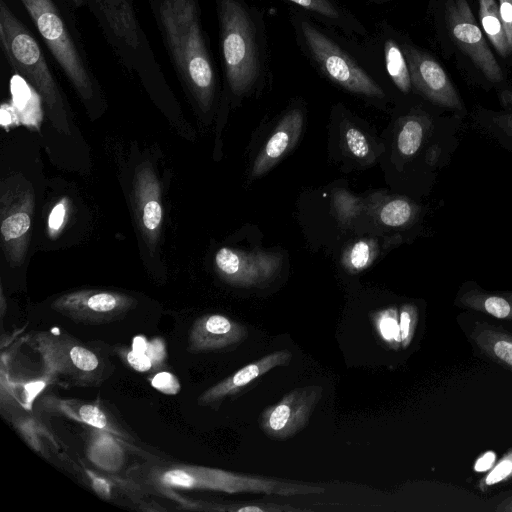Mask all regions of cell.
I'll return each instance as SVG.
<instances>
[{
    "label": "cell",
    "instance_id": "obj_1",
    "mask_svg": "<svg viewBox=\"0 0 512 512\" xmlns=\"http://www.w3.org/2000/svg\"><path fill=\"white\" fill-rule=\"evenodd\" d=\"M156 18L179 77L207 111L214 98L215 74L196 0H158Z\"/></svg>",
    "mask_w": 512,
    "mask_h": 512
},
{
    "label": "cell",
    "instance_id": "obj_2",
    "mask_svg": "<svg viewBox=\"0 0 512 512\" xmlns=\"http://www.w3.org/2000/svg\"><path fill=\"white\" fill-rule=\"evenodd\" d=\"M137 479L168 495L174 490H206L225 493H263L278 496L321 494L324 487L251 476L219 468L183 463H159L137 472Z\"/></svg>",
    "mask_w": 512,
    "mask_h": 512
},
{
    "label": "cell",
    "instance_id": "obj_3",
    "mask_svg": "<svg viewBox=\"0 0 512 512\" xmlns=\"http://www.w3.org/2000/svg\"><path fill=\"white\" fill-rule=\"evenodd\" d=\"M0 41L10 66L24 77L44 100L54 127L69 133L65 104L35 38L0 0Z\"/></svg>",
    "mask_w": 512,
    "mask_h": 512
},
{
    "label": "cell",
    "instance_id": "obj_4",
    "mask_svg": "<svg viewBox=\"0 0 512 512\" xmlns=\"http://www.w3.org/2000/svg\"><path fill=\"white\" fill-rule=\"evenodd\" d=\"M217 11L226 78L232 92L241 95L259 75L255 27L239 0H217Z\"/></svg>",
    "mask_w": 512,
    "mask_h": 512
},
{
    "label": "cell",
    "instance_id": "obj_5",
    "mask_svg": "<svg viewBox=\"0 0 512 512\" xmlns=\"http://www.w3.org/2000/svg\"><path fill=\"white\" fill-rule=\"evenodd\" d=\"M31 346L51 376H62L81 386L99 385L105 379L106 366L99 355L66 333L36 332Z\"/></svg>",
    "mask_w": 512,
    "mask_h": 512
},
{
    "label": "cell",
    "instance_id": "obj_6",
    "mask_svg": "<svg viewBox=\"0 0 512 512\" xmlns=\"http://www.w3.org/2000/svg\"><path fill=\"white\" fill-rule=\"evenodd\" d=\"M21 2L80 97L85 102L90 101L94 96L90 73L52 0H21Z\"/></svg>",
    "mask_w": 512,
    "mask_h": 512
},
{
    "label": "cell",
    "instance_id": "obj_7",
    "mask_svg": "<svg viewBox=\"0 0 512 512\" xmlns=\"http://www.w3.org/2000/svg\"><path fill=\"white\" fill-rule=\"evenodd\" d=\"M301 30L312 56L330 79L354 93L384 96L381 87L318 28L303 21Z\"/></svg>",
    "mask_w": 512,
    "mask_h": 512
},
{
    "label": "cell",
    "instance_id": "obj_8",
    "mask_svg": "<svg viewBox=\"0 0 512 512\" xmlns=\"http://www.w3.org/2000/svg\"><path fill=\"white\" fill-rule=\"evenodd\" d=\"M136 305L128 294L88 289L62 294L51 308L76 323L101 325L124 318Z\"/></svg>",
    "mask_w": 512,
    "mask_h": 512
},
{
    "label": "cell",
    "instance_id": "obj_9",
    "mask_svg": "<svg viewBox=\"0 0 512 512\" xmlns=\"http://www.w3.org/2000/svg\"><path fill=\"white\" fill-rule=\"evenodd\" d=\"M323 393L318 385H309L291 390L277 403L266 407L259 417L262 431L270 438L283 441L300 432L310 417Z\"/></svg>",
    "mask_w": 512,
    "mask_h": 512
},
{
    "label": "cell",
    "instance_id": "obj_10",
    "mask_svg": "<svg viewBox=\"0 0 512 512\" xmlns=\"http://www.w3.org/2000/svg\"><path fill=\"white\" fill-rule=\"evenodd\" d=\"M34 196L31 188L3 189L1 195V241L7 261L19 266L30 239Z\"/></svg>",
    "mask_w": 512,
    "mask_h": 512
},
{
    "label": "cell",
    "instance_id": "obj_11",
    "mask_svg": "<svg viewBox=\"0 0 512 512\" xmlns=\"http://www.w3.org/2000/svg\"><path fill=\"white\" fill-rule=\"evenodd\" d=\"M446 22L455 43L491 82L502 81V70L491 52L466 0H447Z\"/></svg>",
    "mask_w": 512,
    "mask_h": 512
},
{
    "label": "cell",
    "instance_id": "obj_12",
    "mask_svg": "<svg viewBox=\"0 0 512 512\" xmlns=\"http://www.w3.org/2000/svg\"><path fill=\"white\" fill-rule=\"evenodd\" d=\"M411 83L432 103L456 112L464 110L463 103L441 65L431 56L412 47L405 48Z\"/></svg>",
    "mask_w": 512,
    "mask_h": 512
},
{
    "label": "cell",
    "instance_id": "obj_13",
    "mask_svg": "<svg viewBox=\"0 0 512 512\" xmlns=\"http://www.w3.org/2000/svg\"><path fill=\"white\" fill-rule=\"evenodd\" d=\"M280 259L262 251L245 252L223 247L215 255L219 275L228 283L251 286L271 279L279 269Z\"/></svg>",
    "mask_w": 512,
    "mask_h": 512
},
{
    "label": "cell",
    "instance_id": "obj_14",
    "mask_svg": "<svg viewBox=\"0 0 512 512\" xmlns=\"http://www.w3.org/2000/svg\"><path fill=\"white\" fill-rule=\"evenodd\" d=\"M134 206L138 225L150 249L157 243L163 218L160 184L152 168L142 164L133 182Z\"/></svg>",
    "mask_w": 512,
    "mask_h": 512
},
{
    "label": "cell",
    "instance_id": "obj_15",
    "mask_svg": "<svg viewBox=\"0 0 512 512\" xmlns=\"http://www.w3.org/2000/svg\"><path fill=\"white\" fill-rule=\"evenodd\" d=\"M248 335L247 328L222 314H205L192 324L187 350L190 353L216 352L239 344Z\"/></svg>",
    "mask_w": 512,
    "mask_h": 512
},
{
    "label": "cell",
    "instance_id": "obj_16",
    "mask_svg": "<svg viewBox=\"0 0 512 512\" xmlns=\"http://www.w3.org/2000/svg\"><path fill=\"white\" fill-rule=\"evenodd\" d=\"M291 360L292 353L288 349L267 354L206 389L197 398V404L203 407H218L226 397L241 392L244 387L273 368L287 366Z\"/></svg>",
    "mask_w": 512,
    "mask_h": 512
},
{
    "label": "cell",
    "instance_id": "obj_17",
    "mask_svg": "<svg viewBox=\"0 0 512 512\" xmlns=\"http://www.w3.org/2000/svg\"><path fill=\"white\" fill-rule=\"evenodd\" d=\"M42 406L46 411L86 424L95 430H102L125 440L129 439V434L121 428L104 408L96 403L47 396L43 399Z\"/></svg>",
    "mask_w": 512,
    "mask_h": 512
},
{
    "label": "cell",
    "instance_id": "obj_18",
    "mask_svg": "<svg viewBox=\"0 0 512 512\" xmlns=\"http://www.w3.org/2000/svg\"><path fill=\"white\" fill-rule=\"evenodd\" d=\"M303 125V114L299 109L288 112L278 123L272 135L256 157L252 176L268 172L298 141Z\"/></svg>",
    "mask_w": 512,
    "mask_h": 512
},
{
    "label": "cell",
    "instance_id": "obj_19",
    "mask_svg": "<svg viewBox=\"0 0 512 512\" xmlns=\"http://www.w3.org/2000/svg\"><path fill=\"white\" fill-rule=\"evenodd\" d=\"M11 105L20 124L39 130L42 122L41 96L21 75L15 74L10 81Z\"/></svg>",
    "mask_w": 512,
    "mask_h": 512
},
{
    "label": "cell",
    "instance_id": "obj_20",
    "mask_svg": "<svg viewBox=\"0 0 512 512\" xmlns=\"http://www.w3.org/2000/svg\"><path fill=\"white\" fill-rule=\"evenodd\" d=\"M114 34L131 48L140 44L139 29L130 0H98Z\"/></svg>",
    "mask_w": 512,
    "mask_h": 512
},
{
    "label": "cell",
    "instance_id": "obj_21",
    "mask_svg": "<svg viewBox=\"0 0 512 512\" xmlns=\"http://www.w3.org/2000/svg\"><path fill=\"white\" fill-rule=\"evenodd\" d=\"M458 302L497 319L512 320V292H487L470 287L460 294Z\"/></svg>",
    "mask_w": 512,
    "mask_h": 512
},
{
    "label": "cell",
    "instance_id": "obj_22",
    "mask_svg": "<svg viewBox=\"0 0 512 512\" xmlns=\"http://www.w3.org/2000/svg\"><path fill=\"white\" fill-rule=\"evenodd\" d=\"M433 123L429 117L412 115L404 119L397 135V148L406 158L415 156L432 136Z\"/></svg>",
    "mask_w": 512,
    "mask_h": 512
},
{
    "label": "cell",
    "instance_id": "obj_23",
    "mask_svg": "<svg viewBox=\"0 0 512 512\" xmlns=\"http://www.w3.org/2000/svg\"><path fill=\"white\" fill-rule=\"evenodd\" d=\"M473 338L491 358L512 369V335L490 326H480L475 329Z\"/></svg>",
    "mask_w": 512,
    "mask_h": 512
},
{
    "label": "cell",
    "instance_id": "obj_24",
    "mask_svg": "<svg viewBox=\"0 0 512 512\" xmlns=\"http://www.w3.org/2000/svg\"><path fill=\"white\" fill-rule=\"evenodd\" d=\"M479 14L483 30L494 48L501 56H508L511 51L498 3L495 0H479Z\"/></svg>",
    "mask_w": 512,
    "mask_h": 512
},
{
    "label": "cell",
    "instance_id": "obj_25",
    "mask_svg": "<svg viewBox=\"0 0 512 512\" xmlns=\"http://www.w3.org/2000/svg\"><path fill=\"white\" fill-rule=\"evenodd\" d=\"M384 59L386 70L394 84L404 93L411 90V77L408 63L400 47L392 40L384 45Z\"/></svg>",
    "mask_w": 512,
    "mask_h": 512
},
{
    "label": "cell",
    "instance_id": "obj_26",
    "mask_svg": "<svg viewBox=\"0 0 512 512\" xmlns=\"http://www.w3.org/2000/svg\"><path fill=\"white\" fill-rule=\"evenodd\" d=\"M370 317L382 342L392 349H398L401 344L398 309L387 307L371 313Z\"/></svg>",
    "mask_w": 512,
    "mask_h": 512
},
{
    "label": "cell",
    "instance_id": "obj_27",
    "mask_svg": "<svg viewBox=\"0 0 512 512\" xmlns=\"http://www.w3.org/2000/svg\"><path fill=\"white\" fill-rule=\"evenodd\" d=\"M377 254L376 243L372 240H359L352 244L343 255L344 267L356 273L368 268Z\"/></svg>",
    "mask_w": 512,
    "mask_h": 512
},
{
    "label": "cell",
    "instance_id": "obj_28",
    "mask_svg": "<svg viewBox=\"0 0 512 512\" xmlns=\"http://www.w3.org/2000/svg\"><path fill=\"white\" fill-rule=\"evenodd\" d=\"M417 207L405 198H395L387 203L380 210V220L390 227L405 226L414 220Z\"/></svg>",
    "mask_w": 512,
    "mask_h": 512
},
{
    "label": "cell",
    "instance_id": "obj_29",
    "mask_svg": "<svg viewBox=\"0 0 512 512\" xmlns=\"http://www.w3.org/2000/svg\"><path fill=\"white\" fill-rule=\"evenodd\" d=\"M479 122L484 131L503 146L512 149V112H489Z\"/></svg>",
    "mask_w": 512,
    "mask_h": 512
},
{
    "label": "cell",
    "instance_id": "obj_30",
    "mask_svg": "<svg viewBox=\"0 0 512 512\" xmlns=\"http://www.w3.org/2000/svg\"><path fill=\"white\" fill-rule=\"evenodd\" d=\"M213 511H228V512H299L307 511L306 509H299L292 506H283L274 503H244V504H230L218 505L210 507Z\"/></svg>",
    "mask_w": 512,
    "mask_h": 512
},
{
    "label": "cell",
    "instance_id": "obj_31",
    "mask_svg": "<svg viewBox=\"0 0 512 512\" xmlns=\"http://www.w3.org/2000/svg\"><path fill=\"white\" fill-rule=\"evenodd\" d=\"M418 319L417 308L413 304H404L399 310V327L401 345L403 348L409 346L413 339Z\"/></svg>",
    "mask_w": 512,
    "mask_h": 512
},
{
    "label": "cell",
    "instance_id": "obj_32",
    "mask_svg": "<svg viewBox=\"0 0 512 512\" xmlns=\"http://www.w3.org/2000/svg\"><path fill=\"white\" fill-rule=\"evenodd\" d=\"M334 208L342 221L355 217L360 210L359 199L345 190H338L333 197Z\"/></svg>",
    "mask_w": 512,
    "mask_h": 512
},
{
    "label": "cell",
    "instance_id": "obj_33",
    "mask_svg": "<svg viewBox=\"0 0 512 512\" xmlns=\"http://www.w3.org/2000/svg\"><path fill=\"white\" fill-rule=\"evenodd\" d=\"M345 143L350 153L359 159H365L371 154L370 145L361 130L350 126L346 129Z\"/></svg>",
    "mask_w": 512,
    "mask_h": 512
},
{
    "label": "cell",
    "instance_id": "obj_34",
    "mask_svg": "<svg viewBox=\"0 0 512 512\" xmlns=\"http://www.w3.org/2000/svg\"><path fill=\"white\" fill-rule=\"evenodd\" d=\"M512 477V450L509 451L489 470L484 477L481 487H489Z\"/></svg>",
    "mask_w": 512,
    "mask_h": 512
},
{
    "label": "cell",
    "instance_id": "obj_35",
    "mask_svg": "<svg viewBox=\"0 0 512 512\" xmlns=\"http://www.w3.org/2000/svg\"><path fill=\"white\" fill-rule=\"evenodd\" d=\"M118 354L135 371L147 372L154 368L151 358L143 351L120 348L118 349Z\"/></svg>",
    "mask_w": 512,
    "mask_h": 512
},
{
    "label": "cell",
    "instance_id": "obj_36",
    "mask_svg": "<svg viewBox=\"0 0 512 512\" xmlns=\"http://www.w3.org/2000/svg\"><path fill=\"white\" fill-rule=\"evenodd\" d=\"M67 212V198H62L53 206L47 221L48 232L51 237H55L62 230L66 221Z\"/></svg>",
    "mask_w": 512,
    "mask_h": 512
},
{
    "label": "cell",
    "instance_id": "obj_37",
    "mask_svg": "<svg viewBox=\"0 0 512 512\" xmlns=\"http://www.w3.org/2000/svg\"><path fill=\"white\" fill-rule=\"evenodd\" d=\"M300 7L320 14L330 19H338L340 14L336 7L328 0H289Z\"/></svg>",
    "mask_w": 512,
    "mask_h": 512
},
{
    "label": "cell",
    "instance_id": "obj_38",
    "mask_svg": "<svg viewBox=\"0 0 512 512\" xmlns=\"http://www.w3.org/2000/svg\"><path fill=\"white\" fill-rule=\"evenodd\" d=\"M151 385L158 391L169 395L177 394L180 390L178 379L169 372L156 374L151 380Z\"/></svg>",
    "mask_w": 512,
    "mask_h": 512
},
{
    "label": "cell",
    "instance_id": "obj_39",
    "mask_svg": "<svg viewBox=\"0 0 512 512\" xmlns=\"http://www.w3.org/2000/svg\"><path fill=\"white\" fill-rule=\"evenodd\" d=\"M86 474L90 479L91 486L95 493L102 499L108 500L112 494V483L107 478L86 470Z\"/></svg>",
    "mask_w": 512,
    "mask_h": 512
},
{
    "label": "cell",
    "instance_id": "obj_40",
    "mask_svg": "<svg viewBox=\"0 0 512 512\" xmlns=\"http://www.w3.org/2000/svg\"><path fill=\"white\" fill-rule=\"evenodd\" d=\"M498 5L509 49L512 52V0H498Z\"/></svg>",
    "mask_w": 512,
    "mask_h": 512
},
{
    "label": "cell",
    "instance_id": "obj_41",
    "mask_svg": "<svg viewBox=\"0 0 512 512\" xmlns=\"http://www.w3.org/2000/svg\"><path fill=\"white\" fill-rule=\"evenodd\" d=\"M144 352L151 358L154 367L164 362L167 355L165 344L161 338L147 342Z\"/></svg>",
    "mask_w": 512,
    "mask_h": 512
},
{
    "label": "cell",
    "instance_id": "obj_42",
    "mask_svg": "<svg viewBox=\"0 0 512 512\" xmlns=\"http://www.w3.org/2000/svg\"><path fill=\"white\" fill-rule=\"evenodd\" d=\"M0 124L8 131L12 126L20 125L17 114L11 103H3L0 108Z\"/></svg>",
    "mask_w": 512,
    "mask_h": 512
},
{
    "label": "cell",
    "instance_id": "obj_43",
    "mask_svg": "<svg viewBox=\"0 0 512 512\" xmlns=\"http://www.w3.org/2000/svg\"><path fill=\"white\" fill-rule=\"evenodd\" d=\"M496 462V454L493 451H487L481 454L474 464L476 472H486L490 470Z\"/></svg>",
    "mask_w": 512,
    "mask_h": 512
},
{
    "label": "cell",
    "instance_id": "obj_44",
    "mask_svg": "<svg viewBox=\"0 0 512 512\" xmlns=\"http://www.w3.org/2000/svg\"><path fill=\"white\" fill-rule=\"evenodd\" d=\"M5 307V302H4V295H3V290L1 289V316L3 317L4 315V309Z\"/></svg>",
    "mask_w": 512,
    "mask_h": 512
}]
</instances>
